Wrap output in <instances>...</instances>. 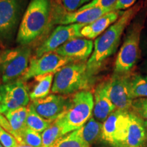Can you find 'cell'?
Returning a JSON list of instances; mask_svg holds the SVG:
<instances>
[{
  "mask_svg": "<svg viewBox=\"0 0 147 147\" xmlns=\"http://www.w3.org/2000/svg\"><path fill=\"white\" fill-rule=\"evenodd\" d=\"M141 7L142 5L138 3L126 10L115 23L95 39L93 53L86 63L90 74L94 76L106 61L116 53L125 29L139 13Z\"/></svg>",
  "mask_w": 147,
  "mask_h": 147,
  "instance_id": "6da1fadb",
  "label": "cell"
},
{
  "mask_svg": "<svg viewBox=\"0 0 147 147\" xmlns=\"http://www.w3.org/2000/svg\"><path fill=\"white\" fill-rule=\"evenodd\" d=\"M51 0H32L24 12L16 35L21 46L32 43L45 32L52 15Z\"/></svg>",
  "mask_w": 147,
  "mask_h": 147,
  "instance_id": "7a4b0ae2",
  "label": "cell"
},
{
  "mask_svg": "<svg viewBox=\"0 0 147 147\" xmlns=\"http://www.w3.org/2000/svg\"><path fill=\"white\" fill-rule=\"evenodd\" d=\"M146 16V12L138 14L129 25L124 42L115 60L114 73L131 72L140 59L141 36Z\"/></svg>",
  "mask_w": 147,
  "mask_h": 147,
  "instance_id": "3957f363",
  "label": "cell"
},
{
  "mask_svg": "<svg viewBox=\"0 0 147 147\" xmlns=\"http://www.w3.org/2000/svg\"><path fill=\"white\" fill-rule=\"evenodd\" d=\"M95 78L87 70L83 61L68 63L54 75L53 93L63 95L74 94L81 91H89L95 83Z\"/></svg>",
  "mask_w": 147,
  "mask_h": 147,
  "instance_id": "277c9868",
  "label": "cell"
},
{
  "mask_svg": "<svg viewBox=\"0 0 147 147\" xmlns=\"http://www.w3.org/2000/svg\"><path fill=\"white\" fill-rule=\"evenodd\" d=\"M94 97L89 91L77 92L69 97V104L62 115L63 136L79 129L93 117Z\"/></svg>",
  "mask_w": 147,
  "mask_h": 147,
  "instance_id": "5b68a950",
  "label": "cell"
},
{
  "mask_svg": "<svg viewBox=\"0 0 147 147\" xmlns=\"http://www.w3.org/2000/svg\"><path fill=\"white\" fill-rule=\"evenodd\" d=\"M32 50L27 46L0 53V78L3 84L19 80L28 68Z\"/></svg>",
  "mask_w": 147,
  "mask_h": 147,
  "instance_id": "8992f818",
  "label": "cell"
},
{
  "mask_svg": "<svg viewBox=\"0 0 147 147\" xmlns=\"http://www.w3.org/2000/svg\"><path fill=\"white\" fill-rule=\"evenodd\" d=\"M26 3L27 0H0V42L2 45L13 40Z\"/></svg>",
  "mask_w": 147,
  "mask_h": 147,
  "instance_id": "52a82bcc",
  "label": "cell"
},
{
  "mask_svg": "<svg viewBox=\"0 0 147 147\" xmlns=\"http://www.w3.org/2000/svg\"><path fill=\"white\" fill-rule=\"evenodd\" d=\"M129 110L117 109L103 123L102 138L113 147H122L127 135Z\"/></svg>",
  "mask_w": 147,
  "mask_h": 147,
  "instance_id": "ba28073f",
  "label": "cell"
},
{
  "mask_svg": "<svg viewBox=\"0 0 147 147\" xmlns=\"http://www.w3.org/2000/svg\"><path fill=\"white\" fill-rule=\"evenodd\" d=\"M74 61H76L60 56L55 52L46 53L30 60L28 68L21 80L25 82L42 75L55 74L63 66Z\"/></svg>",
  "mask_w": 147,
  "mask_h": 147,
  "instance_id": "9c48e42d",
  "label": "cell"
},
{
  "mask_svg": "<svg viewBox=\"0 0 147 147\" xmlns=\"http://www.w3.org/2000/svg\"><path fill=\"white\" fill-rule=\"evenodd\" d=\"M29 101L28 89L21 79L0 85V104L2 114L26 107Z\"/></svg>",
  "mask_w": 147,
  "mask_h": 147,
  "instance_id": "30bf717a",
  "label": "cell"
},
{
  "mask_svg": "<svg viewBox=\"0 0 147 147\" xmlns=\"http://www.w3.org/2000/svg\"><path fill=\"white\" fill-rule=\"evenodd\" d=\"M52 10L55 14L53 20L55 24L60 25L71 24H84L88 25L102 17L104 14L113 11V8H93L84 10H77L76 12H68L57 3L52 4Z\"/></svg>",
  "mask_w": 147,
  "mask_h": 147,
  "instance_id": "8fae6325",
  "label": "cell"
},
{
  "mask_svg": "<svg viewBox=\"0 0 147 147\" xmlns=\"http://www.w3.org/2000/svg\"><path fill=\"white\" fill-rule=\"evenodd\" d=\"M114 73L108 80V94L117 109L130 110L134 99L130 89V74Z\"/></svg>",
  "mask_w": 147,
  "mask_h": 147,
  "instance_id": "7c38bea8",
  "label": "cell"
},
{
  "mask_svg": "<svg viewBox=\"0 0 147 147\" xmlns=\"http://www.w3.org/2000/svg\"><path fill=\"white\" fill-rule=\"evenodd\" d=\"M84 25V24H71L57 27L49 38L37 49L36 57H40L46 53L54 52L69 40L82 38L80 31Z\"/></svg>",
  "mask_w": 147,
  "mask_h": 147,
  "instance_id": "4fadbf2b",
  "label": "cell"
},
{
  "mask_svg": "<svg viewBox=\"0 0 147 147\" xmlns=\"http://www.w3.org/2000/svg\"><path fill=\"white\" fill-rule=\"evenodd\" d=\"M69 104V97L65 95L55 94L39 100H34L31 103L33 108L38 115L47 120L54 121L63 115Z\"/></svg>",
  "mask_w": 147,
  "mask_h": 147,
  "instance_id": "5bb4252c",
  "label": "cell"
},
{
  "mask_svg": "<svg viewBox=\"0 0 147 147\" xmlns=\"http://www.w3.org/2000/svg\"><path fill=\"white\" fill-rule=\"evenodd\" d=\"M94 48L92 40L76 38L67 42L54 52L60 56L69 58L76 61H84L89 59Z\"/></svg>",
  "mask_w": 147,
  "mask_h": 147,
  "instance_id": "9a60e30c",
  "label": "cell"
},
{
  "mask_svg": "<svg viewBox=\"0 0 147 147\" xmlns=\"http://www.w3.org/2000/svg\"><path fill=\"white\" fill-rule=\"evenodd\" d=\"M93 117L97 121L104 123L111 113L117 110L108 94V80L101 82L95 88L94 93Z\"/></svg>",
  "mask_w": 147,
  "mask_h": 147,
  "instance_id": "2e32d148",
  "label": "cell"
},
{
  "mask_svg": "<svg viewBox=\"0 0 147 147\" xmlns=\"http://www.w3.org/2000/svg\"><path fill=\"white\" fill-rule=\"evenodd\" d=\"M146 139V130L142 120L129 110L127 135L122 147H143Z\"/></svg>",
  "mask_w": 147,
  "mask_h": 147,
  "instance_id": "e0dca14e",
  "label": "cell"
},
{
  "mask_svg": "<svg viewBox=\"0 0 147 147\" xmlns=\"http://www.w3.org/2000/svg\"><path fill=\"white\" fill-rule=\"evenodd\" d=\"M123 10H113L104 14L93 23L85 25L80 31L82 38L93 40L103 34L124 13Z\"/></svg>",
  "mask_w": 147,
  "mask_h": 147,
  "instance_id": "ac0fdd59",
  "label": "cell"
},
{
  "mask_svg": "<svg viewBox=\"0 0 147 147\" xmlns=\"http://www.w3.org/2000/svg\"><path fill=\"white\" fill-rule=\"evenodd\" d=\"M28 114V108L22 107L11 110L5 113V118L8 119L12 128V136L15 137L18 142L21 138V134L27 127L26 121Z\"/></svg>",
  "mask_w": 147,
  "mask_h": 147,
  "instance_id": "d6986e66",
  "label": "cell"
},
{
  "mask_svg": "<svg viewBox=\"0 0 147 147\" xmlns=\"http://www.w3.org/2000/svg\"><path fill=\"white\" fill-rule=\"evenodd\" d=\"M53 79L54 74H48L36 77V84L29 92L30 100L33 102L48 96L52 89Z\"/></svg>",
  "mask_w": 147,
  "mask_h": 147,
  "instance_id": "ffe728a7",
  "label": "cell"
},
{
  "mask_svg": "<svg viewBox=\"0 0 147 147\" xmlns=\"http://www.w3.org/2000/svg\"><path fill=\"white\" fill-rule=\"evenodd\" d=\"M103 123L97 121L92 117L89 121L80 128L82 137L90 146L94 144L102 137Z\"/></svg>",
  "mask_w": 147,
  "mask_h": 147,
  "instance_id": "44dd1931",
  "label": "cell"
},
{
  "mask_svg": "<svg viewBox=\"0 0 147 147\" xmlns=\"http://www.w3.org/2000/svg\"><path fill=\"white\" fill-rule=\"evenodd\" d=\"M62 115L53 121L52 124L42 133V147H50L63 136Z\"/></svg>",
  "mask_w": 147,
  "mask_h": 147,
  "instance_id": "7402d4cb",
  "label": "cell"
},
{
  "mask_svg": "<svg viewBox=\"0 0 147 147\" xmlns=\"http://www.w3.org/2000/svg\"><path fill=\"white\" fill-rule=\"evenodd\" d=\"M50 147H91L82 137L81 130H75L61 137Z\"/></svg>",
  "mask_w": 147,
  "mask_h": 147,
  "instance_id": "603a6c76",
  "label": "cell"
},
{
  "mask_svg": "<svg viewBox=\"0 0 147 147\" xmlns=\"http://www.w3.org/2000/svg\"><path fill=\"white\" fill-rule=\"evenodd\" d=\"M129 81L131 96L134 100L147 98V76L131 72Z\"/></svg>",
  "mask_w": 147,
  "mask_h": 147,
  "instance_id": "cb8c5ba5",
  "label": "cell"
},
{
  "mask_svg": "<svg viewBox=\"0 0 147 147\" xmlns=\"http://www.w3.org/2000/svg\"><path fill=\"white\" fill-rule=\"evenodd\" d=\"M26 125L31 129L42 134L45 129L52 124L53 121L44 119L35 111L32 104H29L28 107Z\"/></svg>",
  "mask_w": 147,
  "mask_h": 147,
  "instance_id": "d4e9b609",
  "label": "cell"
},
{
  "mask_svg": "<svg viewBox=\"0 0 147 147\" xmlns=\"http://www.w3.org/2000/svg\"><path fill=\"white\" fill-rule=\"evenodd\" d=\"M18 143L21 144H26L33 147H42V138L41 134L26 127L23 134Z\"/></svg>",
  "mask_w": 147,
  "mask_h": 147,
  "instance_id": "484cf974",
  "label": "cell"
},
{
  "mask_svg": "<svg viewBox=\"0 0 147 147\" xmlns=\"http://www.w3.org/2000/svg\"><path fill=\"white\" fill-rule=\"evenodd\" d=\"M130 110L142 119L146 127L147 134V98L134 100Z\"/></svg>",
  "mask_w": 147,
  "mask_h": 147,
  "instance_id": "4316f807",
  "label": "cell"
},
{
  "mask_svg": "<svg viewBox=\"0 0 147 147\" xmlns=\"http://www.w3.org/2000/svg\"><path fill=\"white\" fill-rule=\"evenodd\" d=\"M118 0H92L87 4H85L78 10H84L93 8H100L104 9L113 8L114 5ZM114 9V8H113Z\"/></svg>",
  "mask_w": 147,
  "mask_h": 147,
  "instance_id": "83f0119b",
  "label": "cell"
},
{
  "mask_svg": "<svg viewBox=\"0 0 147 147\" xmlns=\"http://www.w3.org/2000/svg\"><path fill=\"white\" fill-rule=\"evenodd\" d=\"M0 143L3 147H17L19 144L17 140L12 134L0 126Z\"/></svg>",
  "mask_w": 147,
  "mask_h": 147,
  "instance_id": "f1b7e54d",
  "label": "cell"
},
{
  "mask_svg": "<svg viewBox=\"0 0 147 147\" xmlns=\"http://www.w3.org/2000/svg\"><path fill=\"white\" fill-rule=\"evenodd\" d=\"M63 8L68 12H76L90 0H61Z\"/></svg>",
  "mask_w": 147,
  "mask_h": 147,
  "instance_id": "f546056e",
  "label": "cell"
},
{
  "mask_svg": "<svg viewBox=\"0 0 147 147\" xmlns=\"http://www.w3.org/2000/svg\"><path fill=\"white\" fill-rule=\"evenodd\" d=\"M136 0H118L114 5V10H123L131 8Z\"/></svg>",
  "mask_w": 147,
  "mask_h": 147,
  "instance_id": "4dcf8cb0",
  "label": "cell"
},
{
  "mask_svg": "<svg viewBox=\"0 0 147 147\" xmlns=\"http://www.w3.org/2000/svg\"><path fill=\"white\" fill-rule=\"evenodd\" d=\"M140 50L143 56L147 59V32H144L143 36L141 37Z\"/></svg>",
  "mask_w": 147,
  "mask_h": 147,
  "instance_id": "1f68e13d",
  "label": "cell"
},
{
  "mask_svg": "<svg viewBox=\"0 0 147 147\" xmlns=\"http://www.w3.org/2000/svg\"><path fill=\"white\" fill-rule=\"evenodd\" d=\"M140 70L147 74V59H146L140 65Z\"/></svg>",
  "mask_w": 147,
  "mask_h": 147,
  "instance_id": "d6a6232c",
  "label": "cell"
},
{
  "mask_svg": "<svg viewBox=\"0 0 147 147\" xmlns=\"http://www.w3.org/2000/svg\"><path fill=\"white\" fill-rule=\"evenodd\" d=\"M17 147H33V146H28V145H26V144H19L17 146Z\"/></svg>",
  "mask_w": 147,
  "mask_h": 147,
  "instance_id": "836d02e7",
  "label": "cell"
},
{
  "mask_svg": "<svg viewBox=\"0 0 147 147\" xmlns=\"http://www.w3.org/2000/svg\"><path fill=\"white\" fill-rule=\"evenodd\" d=\"M0 114H2V110H1V104H0Z\"/></svg>",
  "mask_w": 147,
  "mask_h": 147,
  "instance_id": "e575fe53",
  "label": "cell"
},
{
  "mask_svg": "<svg viewBox=\"0 0 147 147\" xmlns=\"http://www.w3.org/2000/svg\"><path fill=\"white\" fill-rule=\"evenodd\" d=\"M0 147H3V146H2V145H1V143H0Z\"/></svg>",
  "mask_w": 147,
  "mask_h": 147,
  "instance_id": "d590c367",
  "label": "cell"
},
{
  "mask_svg": "<svg viewBox=\"0 0 147 147\" xmlns=\"http://www.w3.org/2000/svg\"><path fill=\"white\" fill-rule=\"evenodd\" d=\"M0 46H2V43L1 42H0Z\"/></svg>",
  "mask_w": 147,
  "mask_h": 147,
  "instance_id": "8d00e7d4",
  "label": "cell"
},
{
  "mask_svg": "<svg viewBox=\"0 0 147 147\" xmlns=\"http://www.w3.org/2000/svg\"><path fill=\"white\" fill-rule=\"evenodd\" d=\"M0 85H1V78H0Z\"/></svg>",
  "mask_w": 147,
  "mask_h": 147,
  "instance_id": "74e56055",
  "label": "cell"
},
{
  "mask_svg": "<svg viewBox=\"0 0 147 147\" xmlns=\"http://www.w3.org/2000/svg\"><path fill=\"white\" fill-rule=\"evenodd\" d=\"M55 1H56V2H57V1H58V0H55Z\"/></svg>",
  "mask_w": 147,
  "mask_h": 147,
  "instance_id": "f35d334b",
  "label": "cell"
}]
</instances>
